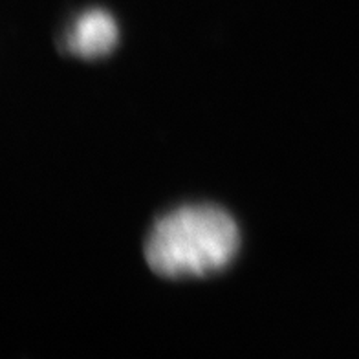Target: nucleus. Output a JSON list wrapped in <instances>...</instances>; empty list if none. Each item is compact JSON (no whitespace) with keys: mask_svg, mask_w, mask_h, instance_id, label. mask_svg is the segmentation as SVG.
Segmentation results:
<instances>
[{"mask_svg":"<svg viewBox=\"0 0 359 359\" xmlns=\"http://www.w3.org/2000/svg\"><path fill=\"white\" fill-rule=\"evenodd\" d=\"M241 231L227 211L194 203L163 215L145 241L149 268L163 279H202L220 273L235 260Z\"/></svg>","mask_w":359,"mask_h":359,"instance_id":"nucleus-1","label":"nucleus"},{"mask_svg":"<svg viewBox=\"0 0 359 359\" xmlns=\"http://www.w3.org/2000/svg\"><path fill=\"white\" fill-rule=\"evenodd\" d=\"M118 43V26L107 11L88 10L81 13L70 26L62 48L81 59H100Z\"/></svg>","mask_w":359,"mask_h":359,"instance_id":"nucleus-2","label":"nucleus"}]
</instances>
